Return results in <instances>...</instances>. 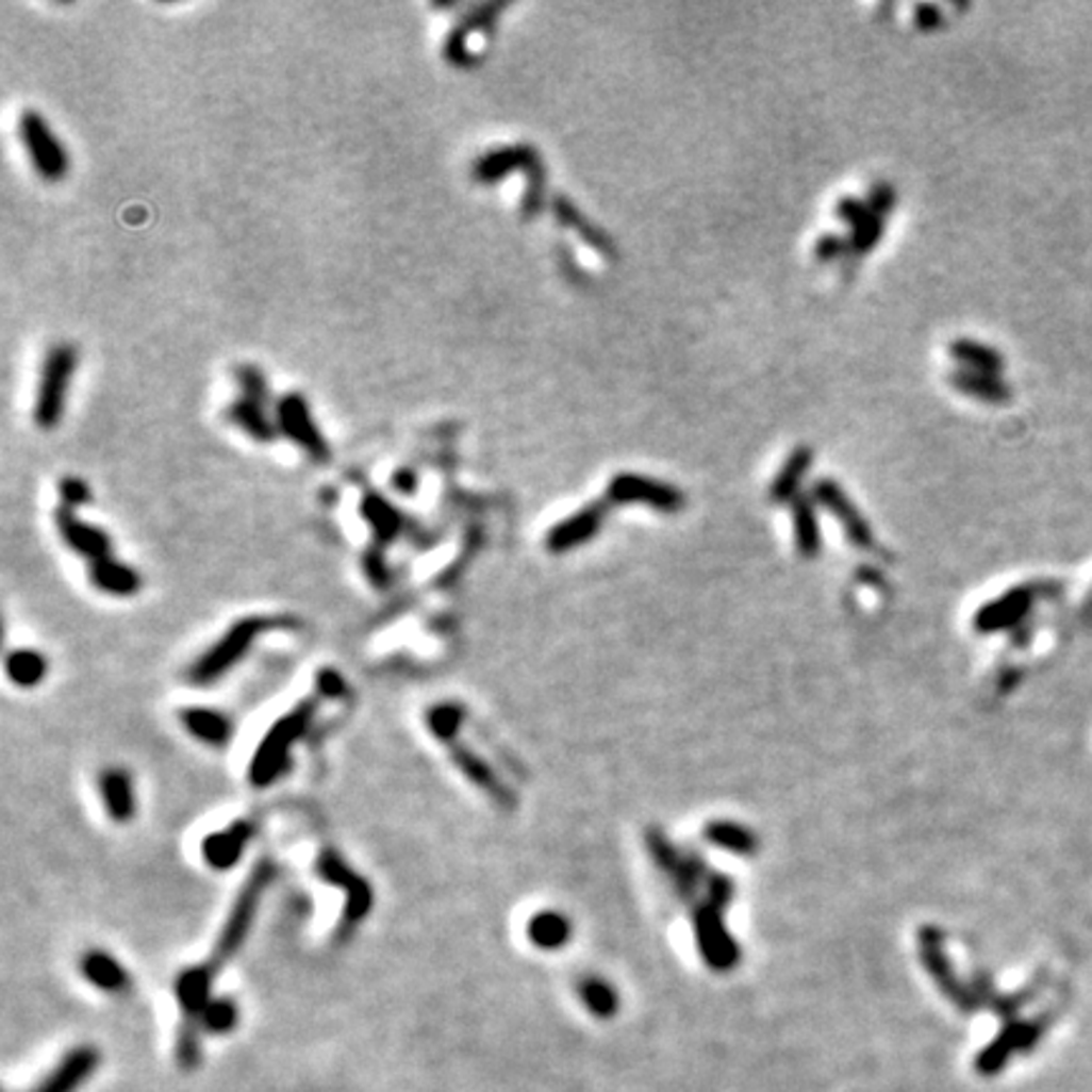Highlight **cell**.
I'll return each instance as SVG.
<instances>
[{
	"label": "cell",
	"instance_id": "1",
	"mask_svg": "<svg viewBox=\"0 0 1092 1092\" xmlns=\"http://www.w3.org/2000/svg\"><path fill=\"white\" fill-rule=\"evenodd\" d=\"M274 875H276L274 862L261 860L259 865L251 870L248 880L243 882L238 898H235L231 913H228V919H226V926H222L218 941H215L211 959H208L205 963H200L202 971H205L211 979L218 976V971H222V966H226V963L231 961L235 954H238L243 941L248 939V930H251V926H253L255 910H259V903L263 898V893H266V888L271 886Z\"/></svg>",
	"mask_w": 1092,
	"mask_h": 1092
},
{
	"label": "cell",
	"instance_id": "2",
	"mask_svg": "<svg viewBox=\"0 0 1092 1092\" xmlns=\"http://www.w3.org/2000/svg\"><path fill=\"white\" fill-rule=\"evenodd\" d=\"M321 696L307 698L303 704L294 708L292 713L276 721L271 731L266 733V739L261 741L259 748H255L253 761H251V784L255 787H268L274 784L276 779L286 772L288 766V754L296 741H299L303 733L309 731L312 721L316 716V708H319Z\"/></svg>",
	"mask_w": 1092,
	"mask_h": 1092
},
{
	"label": "cell",
	"instance_id": "3",
	"mask_svg": "<svg viewBox=\"0 0 1092 1092\" xmlns=\"http://www.w3.org/2000/svg\"><path fill=\"white\" fill-rule=\"evenodd\" d=\"M288 625H294V619L268 615H251L238 619V623H233L231 630H228L205 656L195 660L191 671H187V680L195 685L213 683V680L226 676V673L251 650L255 638L268 630H286Z\"/></svg>",
	"mask_w": 1092,
	"mask_h": 1092
},
{
	"label": "cell",
	"instance_id": "4",
	"mask_svg": "<svg viewBox=\"0 0 1092 1092\" xmlns=\"http://www.w3.org/2000/svg\"><path fill=\"white\" fill-rule=\"evenodd\" d=\"M73 369H77V349L71 344H56L46 352L44 364H40L36 400H33V423L40 430H53L64 417Z\"/></svg>",
	"mask_w": 1092,
	"mask_h": 1092
},
{
	"label": "cell",
	"instance_id": "5",
	"mask_svg": "<svg viewBox=\"0 0 1092 1092\" xmlns=\"http://www.w3.org/2000/svg\"><path fill=\"white\" fill-rule=\"evenodd\" d=\"M18 137L38 178H44L46 182H59L66 178V172H69V152L61 145L56 134L51 132L49 121L40 117L38 112H20Z\"/></svg>",
	"mask_w": 1092,
	"mask_h": 1092
},
{
	"label": "cell",
	"instance_id": "6",
	"mask_svg": "<svg viewBox=\"0 0 1092 1092\" xmlns=\"http://www.w3.org/2000/svg\"><path fill=\"white\" fill-rule=\"evenodd\" d=\"M316 873H319L321 880L332 882V886H340L344 890V923L342 933L347 928V933L352 930L357 923L364 921L369 915V908H373V888L369 882L362 878L357 870H352L340 858V853L332 847L321 849L319 860H316Z\"/></svg>",
	"mask_w": 1092,
	"mask_h": 1092
},
{
	"label": "cell",
	"instance_id": "7",
	"mask_svg": "<svg viewBox=\"0 0 1092 1092\" xmlns=\"http://www.w3.org/2000/svg\"><path fill=\"white\" fill-rule=\"evenodd\" d=\"M276 425H279V433H283L294 445L307 453L314 461H327L329 458V445L327 437L321 435V430L316 428V420L309 410V402L303 400L299 393L283 395L279 402H276Z\"/></svg>",
	"mask_w": 1092,
	"mask_h": 1092
},
{
	"label": "cell",
	"instance_id": "8",
	"mask_svg": "<svg viewBox=\"0 0 1092 1092\" xmlns=\"http://www.w3.org/2000/svg\"><path fill=\"white\" fill-rule=\"evenodd\" d=\"M1044 1029H1047V1020L1009 1022L1007 1027L1002 1029V1035L991 1044H987V1047L981 1049V1055L976 1057V1070H979L983 1077L999 1075L1016 1052H1029L1042 1040Z\"/></svg>",
	"mask_w": 1092,
	"mask_h": 1092
},
{
	"label": "cell",
	"instance_id": "9",
	"mask_svg": "<svg viewBox=\"0 0 1092 1092\" xmlns=\"http://www.w3.org/2000/svg\"><path fill=\"white\" fill-rule=\"evenodd\" d=\"M441 744L448 748L450 759H453V764L461 768V772L468 777L474 784L481 789V792L489 794L491 799L496 801V805L501 807H514V794L509 792V787L503 784L501 779L496 777V772L491 768L485 761L478 757V754L470 748L468 744H463L461 739H458V733H448V737L437 739Z\"/></svg>",
	"mask_w": 1092,
	"mask_h": 1092
},
{
	"label": "cell",
	"instance_id": "10",
	"mask_svg": "<svg viewBox=\"0 0 1092 1092\" xmlns=\"http://www.w3.org/2000/svg\"><path fill=\"white\" fill-rule=\"evenodd\" d=\"M56 529H59L61 539L69 544V549L77 551L79 557L89 559L92 564L110 557L112 539L106 536V531H101V529H97V526L81 522V518L73 514L71 509H66V506H59Z\"/></svg>",
	"mask_w": 1092,
	"mask_h": 1092
},
{
	"label": "cell",
	"instance_id": "11",
	"mask_svg": "<svg viewBox=\"0 0 1092 1092\" xmlns=\"http://www.w3.org/2000/svg\"><path fill=\"white\" fill-rule=\"evenodd\" d=\"M718 908L721 906L716 900L708 903V908L700 910L696 928H698V943H700V948H704V959L711 963L716 971H726L739 961V948H737V943L728 939V933L724 930V923H721Z\"/></svg>",
	"mask_w": 1092,
	"mask_h": 1092
},
{
	"label": "cell",
	"instance_id": "12",
	"mask_svg": "<svg viewBox=\"0 0 1092 1092\" xmlns=\"http://www.w3.org/2000/svg\"><path fill=\"white\" fill-rule=\"evenodd\" d=\"M921 948H923V961H926L930 976H933L936 983H939L943 994H946L948 999L954 1002L961 1011H966V1014H971V1011L979 1007V999H976L974 991L963 989L961 983L956 981V976L950 974L946 956L941 954V943H939V933H936V928L923 930Z\"/></svg>",
	"mask_w": 1092,
	"mask_h": 1092
},
{
	"label": "cell",
	"instance_id": "13",
	"mask_svg": "<svg viewBox=\"0 0 1092 1092\" xmlns=\"http://www.w3.org/2000/svg\"><path fill=\"white\" fill-rule=\"evenodd\" d=\"M253 838V825L248 822H235V825L220 829V832L208 834L202 840V858L215 870H228L241 860L243 849L248 840Z\"/></svg>",
	"mask_w": 1092,
	"mask_h": 1092
},
{
	"label": "cell",
	"instance_id": "14",
	"mask_svg": "<svg viewBox=\"0 0 1092 1092\" xmlns=\"http://www.w3.org/2000/svg\"><path fill=\"white\" fill-rule=\"evenodd\" d=\"M522 167L524 170L526 167H536V154L531 147H498V150L485 152L476 160L474 178L478 182L491 185V182H498L506 178V175L522 170Z\"/></svg>",
	"mask_w": 1092,
	"mask_h": 1092
},
{
	"label": "cell",
	"instance_id": "15",
	"mask_svg": "<svg viewBox=\"0 0 1092 1092\" xmlns=\"http://www.w3.org/2000/svg\"><path fill=\"white\" fill-rule=\"evenodd\" d=\"M1037 590L1035 586H1022V590L1007 592L1002 599H996L994 605H987L976 617V625H979L981 632L989 630H1004V627L1016 625L1020 619L1027 615L1031 602H1035Z\"/></svg>",
	"mask_w": 1092,
	"mask_h": 1092
},
{
	"label": "cell",
	"instance_id": "16",
	"mask_svg": "<svg viewBox=\"0 0 1092 1092\" xmlns=\"http://www.w3.org/2000/svg\"><path fill=\"white\" fill-rule=\"evenodd\" d=\"M599 522H602V509L597 506H586V509L577 511L575 516H569L566 522L557 524L555 529L546 536V546L551 551H569L575 549L577 544H582L599 529Z\"/></svg>",
	"mask_w": 1092,
	"mask_h": 1092
},
{
	"label": "cell",
	"instance_id": "17",
	"mask_svg": "<svg viewBox=\"0 0 1092 1092\" xmlns=\"http://www.w3.org/2000/svg\"><path fill=\"white\" fill-rule=\"evenodd\" d=\"M99 792L101 799H104L106 812H110L112 820L117 822H130L137 812V801H134L132 792V779L125 768H106L99 777Z\"/></svg>",
	"mask_w": 1092,
	"mask_h": 1092
},
{
	"label": "cell",
	"instance_id": "18",
	"mask_svg": "<svg viewBox=\"0 0 1092 1092\" xmlns=\"http://www.w3.org/2000/svg\"><path fill=\"white\" fill-rule=\"evenodd\" d=\"M180 721L195 739L202 741V744H211V746L228 744V739H231V731H233L228 716H222L220 711H213V708H200V706L185 708V711H180Z\"/></svg>",
	"mask_w": 1092,
	"mask_h": 1092
},
{
	"label": "cell",
	"instance_id": "19",
	"mask_svg": "<svg viewBox=\"0 0 1092 1092\" xmlns=\"http://www.w3.org/2000/svg\"><path fill=\"white\" fill-rule=\"evenodd\" d=\"M89 577L97 590L106 592V595L114 597H130L134 592H139L142 579L132 566L114 562L112 557L101 559V562H94L89 566Z\"/></svg>",
	"mask_w": 1092,
	"mask_h": 1092
},
{
	"label": "cell",
	"instance_id": "20",
	"mask_svg": "<svg viewBox=\"0 0 1092 1092\" xmlns=\"http://www.w3.org/2000/svg\"><path fill=\"white\" fill-rule=\"evenodd\" d=\"M612 496L619 498V501H650L652 506H658V509H665V511L678 509L680 501H683L678 491L665 489V485H658L650 481H643V478H632V476L617 478V481L612 483Z\"/></svg>",
	"mask_w": 1092,
	"mask_h": 1092
},
{
	"label": "cell",
	"instance_id": "21",
	"mask_svg": "<svg viewBox=\"0 0 1092 1092\" xmlns=\"http://www.w3.org/2000/svg\"><path fill=\"white\" fill-rule=\"evenodd\" d=\"M81 974H84L94 987L110 991V994H121V991H127V987H130L127 971L121 969L110 954H104V950H89V954L81 959Z\"/></svg>",
	"mask_w": 1092,
	"mask_h": 1092
},
{
	"label": "cell",
	"instance_id": "22",
	"mask_svg": "<svg viewBox=\"0 0 1092 1092\" xmlns=\"http://www.w3.org/2000/svg\"><path fill=\"white\" fill-rule=\"evenodd\" d=\"M228 417L238 425L243 433L251 435L253 441H259V443L274 441L276 433H279V425H276L271 417L266 415L263 404L248 400V397H238V400H233L231 408H228Z\"/></svg>",
	"mask_w": 1092,
	"mask_h": 1092
},
{
	"label": "cell",
	"instance_id": "23",
	"mask_svg": "<svg viewBox=\"0 0 1092 1092\" xmlns=\"http://www.w3.org/2000/svg\"><path fill=\"white\" fill-rule=\"evenodd\" d=\"M97 1062H99V1057L94 1049H89V1047L73 1049L71 1055L64 1060V1064L53 1072V1075L46 1080V1085L38 1092H71L79 1082H84L86 1077L92 1075V1070L97 1068Z\"/></svg>",
	"mask_w": 1092,
	"mask_h": 1092
},
{
	"label": "cell",
	"instance_id": "24",
	"mask_svg": "<svg viewBox=\"0 0 1092 1092\" xmlns=\"http://www.w3.org/2000/svg\"><path fill=\"white\" fill-rule=\"evenodd\" d=\"M569 921H566L562 913H555V910H544V913H539L529 921V939L531 943H536L539 948L551 950L564 946V943L569 941Z\"/></svg>",
	"mask_w": 1092,
	"mask_h": 1092
},
{
	"label": "cell",
	"instance_id": "25",
	"mask_svg": "<svg viewBox=\"0 0 1092 1092\" xmlns=\"http://www.w3.org/2000/svg\"><path fill=\"white\" fill-rule=\"evenodd\" d=\"M362 516L367 518L382 544L393 542L402 529V516L397 514V509H393V506L377 494H367L362 498Z\"/></svg>",
	"mask_w": 1092,
	"mask_h": 1092
},
{
	"label": "cell",
	"instance_id": "26",
	"mask_svg": "<svg viewBox=\"0 0 1092 1092\" xmlns=\"http://www.w3.org/2000/svg\"><path fill=\"white\" fill-rule=\"evenodd\" d=\"M9 678L20 688H33L46 678V658L36 650H16L5 660Z\"/></svg>",
	"mask_w": 1092,
	"mask_h": 1092
},
{
	"label": "cell",
	"instance_id": "27",
	"mask_svg": "<svg viewBox=\"0 0 1092 1092\" xmlns=\"http://www.w3.org/2000/svg\"><path fill=\"white\" fill-rule=\"evenodd\" d=\"M579 999H582L584 1007L590 1009L597 1020H612L619 1007L615 989L602 979H586L579 983Z\"/></svg>",
	"mask_w": 1092,
	"mask_h": 1092
},
{
	"label": "cell",
	"instance_id": "28",
	"mask_svg": "<svg viewBox=\"0 0 1092 1092\" xmlns=\"http://www.w3.org/2000/svg\"><path fill=\"white\" fill-rule=\"evenodd\" d=\"M706 838L713 842V845L731 849V853L739 855H751L757 849V838L751 832L739 825H728V822H713V825L706 827Z\"/></svg>",
	"mask_w": 1092,
	"mask_h": 1092
},
{
	"label": "cell",
	"instance_id": "29",
	"mask_svg": "<svg viewBox=\"0 0 1092 1092\" xmlns=\"http://www.w3.org/2000/svg\"><path fill=\"white\" fill-rule=\"evenodd\" d=\"M820 494H822V498H825L829 506H832L834 511H838V516L842 518V522L847 524L845 529L849 531V536H853L855 542L862 546V549H873V534H870V531L865 529V524L860 522V516L855 514V511L849 509L845 501H842V496L838 494V491H834L832 485H829V489L825 485V489H822Z\"/></svg>",
	"mask_w": 1092,
	"mask_h": 1092
},
{
	"label": "cell",
	"instance_id": "30",
	"mask_svg": "<svg viewBox=\"0 0 1092 1092\" xmlns=\"http://www.w3.org/2000/svg\"><path fill=\"white\" fill-rule=\"evenodd\" d=\"M238 1020V1009L231 999H215L205 1007L200 1016V1027L211 1031H228Z\"/></svg>",
	"mask_w": 1092,
	"mask_h": 1092
},
{
	"label": "cell",
	"instance_id": "31",
	"mask_svg": "<svg viewBox=\"0 0 1092 1092\" xmlns=\"http://www.w3.org/2000/svg\"><path fill=\"white\" fill-rule=\"evenodd\" d=\"M235 380H238L241 397H248V400L261 404L268 400V384L261 369L251 367V364H243V367L235 369Z\"/></svg>",
	"mask_w": 1092,
	"mask_h": 1092
},
{
	"label": "cell",
	"instance_id": "32",
	"mask_svg": "<svg viewBox=\"0 0 1092 1092\" xmlns=\"http://www.w3.org/2000/svg\"><path fill=\"white\" fill-rule=\"evenodd\" d=\"M956 354L961 357L963 362L974 364V367L983 369V373H991V369H999V354L994 352V349L989 347H981V344H974V342H961L959 347H956Z\"/></svg>",
	"mask_w": 1092,
	"mask_h": 1092
},
{
	"label": "cell",
	"instance_id": "33",
	"mask_svg": "<svg viewBox=\"0 0 1092 1092\" xmlns=\"http://www.w3.org/2000/svg\"><path fill=\"white\" fill-rule=\"evenodd\" d=\"M59 496H61V506H66V509H77V506H84L86 501H89L92 494H89V485H86L81 478H61L59 481Z\"/></svg>",
	"mask_w": 1092,
	"mask_h": 1092
},
{
	"label": "cell",
	"instance_id": "34",
	"mask_svg": "<svg viewBox=\"0 0 1092 1092\" xmlns=\"http://www.w3.org/2000/svg\"><path fill=\"white\" fill-rule=\"evenodd\" d=\"M961 387H966L969 393L987 397V400H999V397L1007 395V390L999 387V382L991 380V377H976V375H963L959 377Z\"/></svg>",
	"mask_w": 1092,
	"mask_h": 1092
},
{
	"label": "cell",
	"instance_id": "35",
	"mask_svg": "<svg viewBox=\"0 0 1092 1092\" xmlns=\"http://www.w3.org/2000/svg\"><path fill=\"white\" fill-rule=\"evenodd\" d=\"M797 534H799V546L805 555H814L817 551V529H814L812 514L807 509H801L797 514Z\"/></svg>",
	"mask_w": 1092,
	"mask_h": 1092
},
{
	"label": "cell",
	"instance_id": "36",
	"mask_svg": "<svg viewBox=\"0 0 1092 1092\" xmlns=\"http://www.w3.org/2000/svg\"><path fill=\"white\" fill-rule=\"evenodd\" d=\"M344 691H347V683H344V678L336 671H321L316 676V693L321 698H340L344 696Z\"/></svg>",
	"mask_w": 1092,
	"mask_h": 1092
},
{
	"label": "cell",
	"instance_id": "37",
	"mask_svg": "<svg viewBox=\"0 0 1092 1092\" xmlns=\"http://www.w3.org/2000/svg\"><path fill=\"white\" fill-rule=\"evenodd\" d=\"M364 572H367V577L373 579L377 586L387 584V566H384L380 549H373L367 557H364Z\"/></svg>",
	"mask_w": 1092,
	"mask_h": 1092
},
{
	"label": "cell",
	"instance_id": "38",
	"mask_svg": "<svg viewBox=\"0 0 1092 1092\" xmlns=\"http://www.w3.org/2000/svg\"><path fill=\"white\" fill-rule=\"evenodd\" d=\"M393 485H395L397 491H400V494H415V489H417V476H415V470H413V468H400V470H395V476H393Z\"/></svg>",
	"mask_w": 1092,
	"mask_h": 1092
}]
</instances>
